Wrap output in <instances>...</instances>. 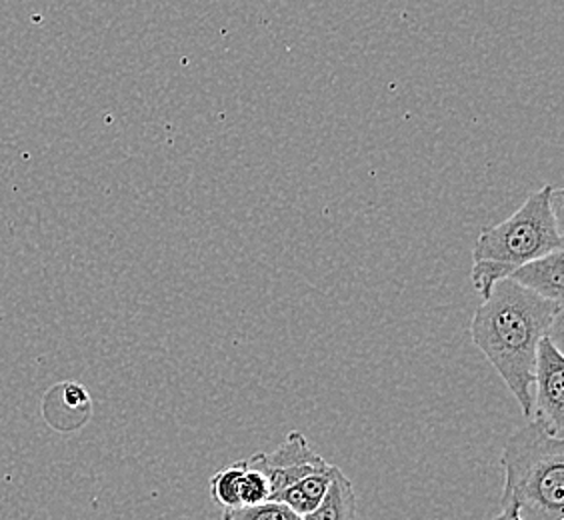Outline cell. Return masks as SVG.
<instances>
[{"label":"cell","mask_w":564,"mask_h":520,"mask_svg":"<svg viewBox=\"0 0 564 520\" xmlns=\"http://www.w3.org/2000/svg\"><path fill=\"white\" fill-rule=\"evenodd\" d=\"M563 323V304L546 301L510 279L500 281L478 306L470 338L509 387L522 414L532 416L536 350Z\"/></svg>","instance_id":"1"},{"label":"cell","mask_w":564,"mask_h":520,"mask_svg":"<svg viewBox=\"0 0 564 520\" xmlns=\"http://www.w3.org/2000/svg\"><path fill=\"white\" fill-rule=\"evenodd\" d=\"M551 195L553 185H544L527 196L512 217L480 230L473 249L470 282L482 301L522 264L564 249L563 223L554 217Z\"/></svg>","instance_id":"2"},{"label":"cell","mask_w":564,"mask_h":520,"mask_svg":"<svg viewBox=\"0 0 564 520\" xmlns=\"http://www.w3.org/2000/svg\"><path fill=\"white\" fill-rule=\"evenodd\" d=\"M505 490L524 520H564V438L531 421L502 448Z\"/></svg>","instance_id":"3"},{"label":"cell","mask_w":564,"mask_h":520,"mask_svg":"<svg viewBox=\"0 0 564 520\" xmlns=\"http://www.w3.org/2000/svg\"><path fill=\"white\" fill-rule=\"evenodd\" d=\"M532 392V421L564 438V357L553 336H544L536 350Z\"/></svg>","instance_id":"4"},{"label":"cell","mask_w":564,"mask_h":520,"mask_svg":"<svg viewBox=\"0 0 564 520\" xmlns=\"http://www.w3.org/2000/svg\"><path fill=\"white\" fill-rule=\"evenodd\" d=\"M249 461L250 465L257 466L269 480L272 499L284 488L299 483L301 478L308 477L330 465L316 451H313V446L308 445V438L301 431L286 434V438L271 455L254 453Z\"/></svg>","instance_id":"5"},{"label":"cell","mask_w":564,"mask_h":520,"mask_svg":"<svg viewBox=\"0 0 564 520\" xmlns=\"http://www.w3.org/2000/svg\"><path fill=\"white\" fill-rule=\"evenodd\" d=\"M563 250H556L522 264L509 279L546 301L563 304Z\"/></svg>","instance_id":"6"},{"label":"cell","mask_w":564,"mask_h":520,"mask_svg":"<svg viewBox=\"0 0 564 520\" xmlns=\"http://www.w3.org/2000/svg\"><path fill=\"white\" fill-rule=\"evenodd\" d=\"M44 402L48 404H56V407H65V411L55 412L51 416H46L48 424L56 429V431H76L83 424L87 423L93 414V402L88 397V390L83 384L76 382H65L58 384L55 389L51 390Z\"/></svg>","instance_id":"7"},{"label":"cell","mask_w":564,"mask_h":520,"mask_svg":"<svg viewBox=\"0 0 564 520\" xmlns=\"http://www.w3.org/2000/svg\"><path fill=\"white\" fill-rule=\"evenodd\" d=\"M337 470L338 466L328 465L323 470L301 478L299 483L284 488L272 500H279L282 505H286L289 509L293 510L294 514H299L303 519L321 505V500L325 499L326 490L330 487Z\"/></svg>","instance_id":"8"},{"label":"cell","mask_w":564,"mask_h":520,"mask_svg":"<svg viewBox=\"0 0 564 520\" xmlns=\"http://www.w3.org/2000/svg\"><path fill=\"white\" fill-rule=\"evenodd\" d=\"M357 492L347 475L338 468L325 499L303 520H357Z\"/></svg>","instance_id":"9"},{"label":"cell","mask_w":564,"mask_h":520,"mask_svg":"<svg viewBox=\"0 0 564 520\" xmlns=\"http://www.w3.org/2000/svg\"><path fill=\"white\" fill-rule=\"evenodd\" d=\"M247 470V461H237L232 465L218 468L217 473L210 477V499L220 509H239L240 490H242V477Z\"/></svg>","instance_id":"10"},{"label":"cell","mask_w":564,"mask_h":520,"mask_svg":"<svg viewBox=\"0 0 564 520\" xmlns=\"http://www.w3.org/2000/svg\"><path fill=\"white\" fill-rule=\"evenodd\" d=\"M220 520H303L279 500H267L261 505L223 510Z\"/></svg>","instance_id":"11"},{"label":"cell","mask_w":564,"mask_h":520,"mask_svg":"<svg viewBox=\"0 0 564 520\" xmlns=\"http://www.w3.org/2000/svg\"><path fill=\"white\" fill-rule=\"evenodd\" d=\"M490 520H524L522 519L521 509H519V505L514 502V500L507 497V495H502L500 497V512L497 517H492Z\"/></svg>","instance_id":"12"}]
</instances>
